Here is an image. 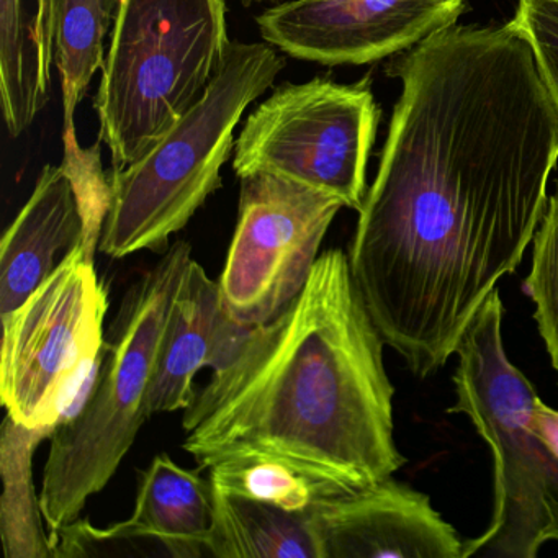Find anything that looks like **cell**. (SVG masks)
I'll list each match as a JSON object with an SVG mask.
<instances>
[{
    "label": "cell",
    "mask_w": 558,
    "mask_h": 558,
    "mask_svg": "<svg viewBox=\"0 0 558 558\" xmlns=\"http://www.w3.org/2000/svg\"><path fill=\"white\" fill-rule=\"evenodd\" d=\"M498 289L463 331L450 413L465 414L492 450L495 508L492 524L463 542L462 558H535L558 542V457L532 426L537 393L502 344Z\"/></svg>",
    "instance_id": "5"
},
{
    "label": "cell",
    "mask_w": 558,
    "mask_h": 558,
    "mask_svg": "<svg viewBox=\"0 0 558 558\" xmlns=\"http://www.w3.org/2000/svg\"><path fill=\"white\" fill-rule=\"evenodd\" d=\"M172 557L171 547L156 537L142 534L129 521L112 527H94L90 522L76 519L64 525L53 541V557Z\"/></svg>",
    "instance_id": "21"
},
{
    "label": "cell",
    "mask_w": 558,
    "mask_h": 558,
    "mask_svg": "<svg viewBox=\"0 0 558 558\" xmlns=\"http://www.w3.org/2000/svg\"><path fill=\"white\" fill-rule=\"evenodd\" d=\"M385 344L348 254L325 251L299 296L197 391L182 417V447L201 470L282 463L322 496L390 478L407 459L395 444Z\"/></svg>",
    "instance_id": "2"
},
{
    "label": "cell",
    "mask_w": 558,
    "mask_h": 558,
    "mask_svg": "<svg viewBox=\"0 0 558 558\" xmlns=\"http://www.w3.org/2000/svg\"><path fill=\"white\" fill-rule=\"evenodd\" d=\"M390 74L403 90L348 256L381 338L426 378L534 240L558 102L514 21L436 32Z\"/></svg>",
    "instance_id": "1"
},
{
    "label": "cell",
    "mask_w": 558,
    "mask_h": 558,
    "mask_svg": "<svg viewBox=\"0 0 558 558\" xmlns=\"http://www.w3.org/2000/svg\"><path fill=\"white\" fill-rule=\"evenodd\" d=\"M225 0H122L96 106L112 171L145 156L227 60Z\"/></svg>",
    "instance_id": "6"
},
{
    "label": "cell",
    "mask_w": 558,
    "mask_h": 558,
    "mask_svg": "<svg viewBox=\"0 0 558 558\" xmlns=\"http://www.w3.org/2000/svg\"><path fill=\"white\" fill-rule=\"evenodd\" d=\"M465 0H289L256 22L260 37L296 60L367 64L456 25Z\"/></svg>",
    "instance_id": "11"
},
{
    "label": "cell",
    "mask_w": 558,
    "mask_h": 558,
    "mask_svg": "<svg viewBox=\"0 0 558 558\" xmlns=\"http://www.w3.org/2000/svg\"><path fill=\"white\" fill-rule=\"evenodd\" d=\"M218 282L191 259L162 332L155 375L149 388V413L187 410L194 401L195 375L210 365L215 331L220 319Z\"/></svg>",
    "instance_id": "13"
},
{
    "label": "cell",
    "mask_w": 558,
    "mask_h": 558,
    "mask_svg": "<svg viewBox=\"0 0 558 558\" xmlns=\"http://www.w3.org/2000/svg\"><path fill=\"white\" fill-rule=\"evenodd\" d=\"M210 483L221 492L279 506L287 511H306L318 489L299 473L270 460H228L210 469Z\"/></svg>",
    "instance_id": "19"
},
{
    "label": "cell",
    "mask_w": 558,
    "mask_h": 558,
    "mask_svg": "<svg viewBox=\"0 0 558 558\" xmlns=\"http://www.w3.org/2000/svg\"><path fill=\"white\" fill-rule=\"evenodd\" d=\"M54 66V0H0V100L14 138L47 107Z\"/></svg>",
    "instance_id": "14"
},
{
    "label": "cell",
    "mask_w": 558,
    "mask_h": 558,
    "mask_svg": "<svg viewBox=\"0 0 558 558\" xmlns=\"http://www.w3.org/2000/svg\"><path fill=\"white\" fill-rule=\"evenodd\" d=\"M214 521L207 537L208 557L323 558L310 508L287 511L211 486Z\"/></svg>",
    "instance_id": "16"
},
{
    "label": "cell",
    "mask_w": 558,
    "mask_h": 558,
    "mask_svg": "<svg viewBox=\"0 0 558 558\" xmlns=\"http://www.w3.org/2000/svg\"><path fill=\"white\" fill-rule=\"evenodd\" d=\"M380 119L367 83L325 77L282 84L244 123L234 143L238 178L274 174L361 210L368 155Z\"/></svg>",
    "instance_id": "8"
},
{
    "label": "cell",
    "mask_w": 558,
    "mask_h": 558,
    "mask_svg": "<svg viewBox=\"0 0 558 558\" xmlns=\"http://www.w3.org/2000/svg\"><path fill=\"white\" fill-rule=\"evenodd\" d=\"M126 521L142 534L166 542L174 558L208 557L214 521L210 478L159 453L140 478L135 511Z\"/></svg>",
    "instance_id": "15"
},
{
    "label": "cell",
    "mask_w": 558,
    "mask_h": 558,
    "mask_svg": "<svg viewBox=\"0 0 558 558\" xmlns=\"http://www.w3.org/2000/svg\"><path fill=\"white\" fill-rule=\"evenodd\" d=\"M512 21L531 40L558 102V0H519Z\"/></svg>",
    "instance_id": "22"
},
{
    "label": "cell",
    "mask_w": 558,
    "mask_h": 558,
    "mask_svg": "<svg viewBox=\"0 0 558 558\" xmlns=\"http://www.w3.org/2000/svg\"><path fill=\"white\" fill-rule=\"evenodd\" d=\"M51 430L28 429L5 417L2 434V541L8 558L53 557L50 534L41 527L40 496L32 482V457Z\"/></svg>",
    "instance_id": "18"
},
{
    "label": "cell",
    "mask_w": 558,
    "mask_h": 558,
    "mask_svg": "<svg viewBox=\"0 0 558 558\" xmlns=\"http://www.w3.org/2000/svg\"><path fill=\"white\" fill-rule=\"evenodd\" d=\"M286 66L272 45L233 41L197 104L129 168L109 175L110 202L99 251L123 259L166 253L169 241L221 187L234 130Z\"/></svg>",
    "instance_id": "4"
},
{
    "label": "cell",
    "mask_w": 558,
    "mask_h": 558,
    "mask_svg": "<svg viewBox=\"0 0 558 558\" xmlns=\"http://www.w3.org/2000/svg\"><path fill=\"white\" fill-rule=\"evenodd\" d=\"M342 207L339 198L279 175L241 178L236 228L218 280L225 313L246 326L279 315L305 289Z\"/></svg>",
    "instance_id": "9"
},
{
    "label": "cell",
    "mask_w": 558,
    "mask_h": 558,
    "mask_svg": "<svg viewBox=\"0 0 558 558\" xmlns=\"http://www.w3.org/2000/svg\"><path fill=\"white\" fill-rule=\"evenodd\" d=\"M525 283L535 305L538 332L558 374V194L548 198L532 240V266Z\"/></svg>",
    "instance_id": "20"
},
{
    "label": "cell",
    "mask_w": 558,
    "mask_h": 558,
    "mask_svg": "<svg viewBox=\"0 0 558 558\" xmlns=\"http://www.w3.org/2000/svg\"><path fill=\"white\" fill-rule=\"evenodd\" d=\"M191 259V244L178 241L130 287L86 407L51 433L40 489L51 547L58 532L80 519L87 501L109 485L151 417L149 388L159 345Z\"/></svg>",
    "instance_id": "3"
},
{
    "label": "cell",
    "mask_w": 558,
    "mask_h": 558,
    "mask_svg": "<svg viewBox=\"0 0 558 558\" xmlns=\"http://www.w3.org/2000/svg\"><path fill=\"white\" fill-rule=\"evenodd\" d=\"M63 143V165L45 166L0 241V315L19 308L80 244L99 250L110 202L100 146L83 148L76 130Z\"/></svg>",
    "instance_id": "10"
},
{
    "label": "cell",
    "mask_w": 558,
    "mask_h": 558,
    "mask_svg": "<svg viewBox=\"0 0 558 558\" xmlns=\"http://www.w3.org/2000/svg\"><path fill=\"white\" fill-rule=\"evenodd\" d=\"M532 426L558 457V411L537 398L532 410Z\"/></svg>",
    "instance_id": "23"
},
{
    "label": "cell",
    "mask_w": 558,
    "mask_h": 558,
    "mask_svg": "<svg viewBox=\"0 0 558 558\" xmlns=\"http://www.w3.org/2000/svg\"><path fill=\"white\" fill-rule=\"evenodd\" d=\"M323 558H462L463 542L429 496L385 478L310 506Z\"/></svg>",
    "instance_id": "12"
},
{
    "label": "cell",
    "mask_w": 558,
    "mask_h": 558,
    "mask_svg": "<svg viewBox=\"0 0 558 558\" xmlns=\"http://www.w3.org/2000/svg\"><path fill=\"white\" fill-rule=\"evenodd\" d=\"M122 0H54V66L63 94V133L73 132L74 113L90 81L106 68L104 44L113 31Z\"/></svg>",
    "instance_id": "17"
},
{
    "label": "cell",
    "mask_w": 558,
    "mask_h": 558,
    "mask_svg": "<svg viewBox=\"0 0 558 558\" xmlns=\"http://www.w3.org/2000/svg\"><path fill=\"white\" fill-rule=\"evenodd\" d=\"M80 244L50 277L2 319L0 397L8 416L28 429L74 420L86 407L106 348L109 295Z\"/></svg>",
    "instance_id": "7"
}]
</instances>
